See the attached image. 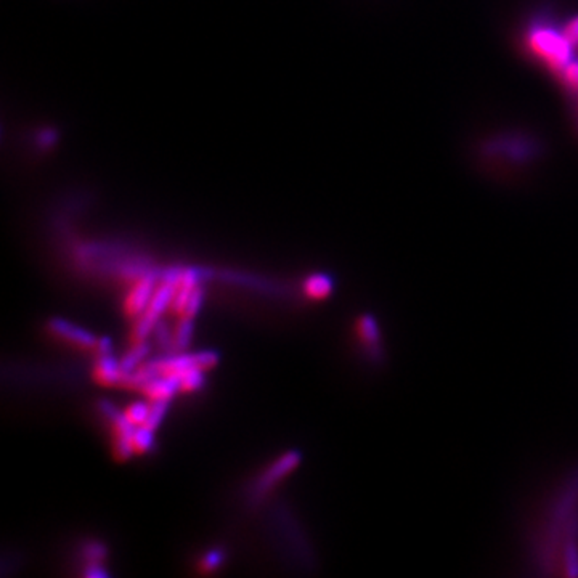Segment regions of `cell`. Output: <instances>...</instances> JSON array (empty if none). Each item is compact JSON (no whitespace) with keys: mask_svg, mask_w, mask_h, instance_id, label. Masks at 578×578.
Segmentation results:
<instances>
[{"mask_svg":"<svg viewBox=\"0 0 578 578\" xmlns=\"http://www.w3.org/2000/svg\"><path fill=\"white\" fill-rule=\"evenodd\" d=\"M527 556L539 575H578V465L545 499L533 522Z\"/></svg>","mask_w":578,"mask_h":578,"instance_id":"6da1fadb","label":"cell"},{"mask_svg":"<svg viewBox=\"0 0 578 578\" xmlns=\"http://www.w3.org/2000/svg\"><path fill=\"white\" fill-rule=\"evenodd\" d=\"M525 42H527L529 52L535 55L554 74H558L567 63H571L575 58L573 57L575 47L567 40L562 29H556L545 23L533 25L527 31Z\"/></svg>","mask_w":578,"mask_h":578,"instance_id":"7a4b0ae2","label":"cell"},{"mask_svg":"<svg viewBox=\"0 0 578 578\" xmlns=\"http://www.w3.org/2000/svg\"><path fill=\"white\" fill-rule=\"evenodd\" d=\"M180 275L182 272L179 268H171L164 273V278L160 285L156 286L147 309L143 310L139 319H135V323L132 326V336H131L132 344L147 341L148 334L153 331L154 325L158 323V320H161V315L166 312L167 307H171L175 288L179 285Z\"/></svg>","mask_w":578,"mask_h":578,"instance_id":"3957f363","label":"cell"},{"mask_svg":"<svg viewBox=\"0 0 578 578\" xmlns=\"http://www.w3.org/2000/svg\"><path fill=\"white\" fill-rule=\"evenodd\" d=\"M99 408L101 413L110 419L111 427H113V457L118 461H126L131 458L133 453L132 434L135 431V426L129 423L124 413L118 412L108 400H100Z\"/></svg>","mask_w":578,"mask_h":578,"instance_id":"277c9868","label":"cell"},{"mask_svg":"<svg viewBox=\"0 0 578 578\" xmlns=\"http://www.w3.org/2000/svg\"><path fill=\"white\" fill-rule=\"evenodd\" d=\"M219 362L217 353L213 351L198 353H179L171 359L158 360L161 376H179L190 368L209 370Z\"/></svg>","mask_w":578,"mask_h":578,"instance_id":"5b68a950","label":"cell"},{"mask_svg":"<svg viewBox=\"0 0 578 578\" xmlns=\"http://www.w3.org/2000/svg\"><path fill=\"white\" fill-rule=\"evenodd\" d=\"M357 336L360 342L363 344V351L370 362L381 363L384 360V346H383V334H381L378 320L370 313L362 315L357 320Z\"/></svg>","mask_w":578,"mask_h":578,"instance_id":"8992f818","label":"cell"},{"mask_svg":"<svg viewBox=\"0 0 578 578\" xmlns=\"http://www.w3.org/2000/svg\"><path fill=\"white\" fill-rule=\"evenodd\" d=\"M154 289H156V286H154L153 275L140 277L133 283L131 291L127 293L126 300H124V313H126V317H129V319H139L143 310L147 309L148 302L152 300Z\"/></svg>","mask_w":578,"mask_h":578,"instance_id":"52a82bcc","label":"cell"},{"mask_svg":"<svg viewBox=\"0 0 578 578\" xmlns=\"http://www.w3.org/2000/svg\"><path fill=\"white\" fill-rule=\"evenodd\" d=\"M300 455L298 452H288L286 455H283L281 458L277 459V461L262 474L259 482L256 484V489H254L256 499L268 492L270 487L275 486L278 480L285 478L288 472L293 471L294 468L300 465Z\"/></svg>","mask_w":578,"mask_h":578,"instance_id":"ba28073f","label":"cell"},{"mask_svg":"<svg viewBox=\"0 0 578 578\" xmlns=\"http://www.w3.org/2000/svg\"><path fill=\"white\" fill-rule=\"evenodd\" d=\"M48 330L57 334L61 340L68 341L76 346L86 347V349H93L97 344V340L92 332L86 331L82 328L71 325L65 320L55 319L48 321Z\"/></svg>","mask_w":578,"mask_h":578,"instance_id":"9c48e42d","label":"cell"},{"mask_svg":"<svg viewBox=\"0 0 578 578\" xmlns=\"http://www.w3.org/2000/svg\"><path fill=\"white\" fill-rule=\"evenodd\" d=\"M198 285V273L193 268H186L180 275L179 285L175 288V293H173V302H171V312L173 315H184L185 312L186 304L188 300L192 296L193 289Z\"/></svg>","mask_w":578,"mask_h":578,"instance_id":"30bf717a","label":"cell"},{"mask_svg":"<svg viewBox=\"0 0 578 578\" xmlns=\"http://www.w3.org/2000/svg\"><path fill=\"white\" fill-rule=\"evenodd\" d=\"M121 372L120 362L111 357V353H105V355H99V360L95 362L93 366V379L100 385L105 387H111V385L120 384Z\"/></svg>","mask_w":578,"mask_h":578,"instance_id":"8fae6325","label":"cell"},{"mask_svg":"<svg viewBox=\"0 0 578 578\" xmlns=\"http://www.w3.org/2000/svg\"><path fill=\"white\" fill-rule=\"evenodd\" d=\"M140 391L152 402L169 400L179 391V379L177 376H158L143 385Z\"/></svg>","mask_w":578,"mask_h":578,"instance_id":"7c38bea8","label":"cell"},{"mask_svg":"<svg viewBox=\"0 0 578 578\" xmlns=\"http://www.w3.org/2000/svg\"><path fill=\"white\" fill-rule=\"evenodd\" d=\"M304 293L310 300H326L332 293V279L325 273L310 275L304 283Z\"/></svg>","mask_w":578,"mask_h":578,"instance_id":"4fadbf2b","label":"cell"},{"mask_svg":"<svg viewBox=\"0 0 578 578\" xmlns=\"http://www.w3.org/2000/svg\"><path fill=\"white\" fill-rule=\"evenodd\" d=\"M148 353H150V344H148L147 341L135 342V344L124 353V357L120 360L121 372H133L140 363H143V360H145Z\"/></svg>","mask_w":578,"mask_h":578,"instance_id":"5bb4252c","label":"cell"},{"mask_svg":"<svg viewBox=\"0 0 578 578\" xmlns=\"http://www.w3.org/2000/svg\"><path fill=\"white\" fill-rule=\"evenodd\" d=\"M192 332L193 319L184 317V315L179 317V321H177V325L173 328V351H175V352H184V351H186V349L190 347Z\"/></svg>","mask_w":578,"mask_h":578,"instance_id":"9a60e30c","label":"cell"},{"mask_svg":"<svg viewBox=\"0 0 578 578\" xmlns=\"http://www.w3.org/2000/svg\"><path fill=\"white\" fill-rule=\"evenodd\" d=\"M201 368H190L186 372L182 373L177 376L179 379V391L180 393H193V391H198L203 383H205V376H203Z\"/></svg>","mask_w":578,"mask_h":578,"instance_id":"2e32d148","label":"cell"},{"mask_svg":"<svg viewBox=\"0 0 578 578\" xmlns=\"http://www.w3.org/2000/svg\"><path fill=\"white\" fill-rule=\"evenodd\" d=\"M153 446V431L147 426H137L132 434V447L135 453H147Z\"/></svg>","mask_w":578,"mask_h":578,"instance_id":"e0dca14e","label":"cell"},{"mask_svg":"<svg viewBox=\"0 0 578 578\" xmlns=\"http://www.w3.org/2000/svg\"><path fill=\"white\" fill-rule=\"evenodd\" d=\"M556 78L561 79L567 90L577 93L578 95V60L573 58L571 63H567L558 74Z\"/></svg>","mask_w":578,"mask_h":578,"instance_id":"ac0fdd59","label":"cell"},{"mask_svg":"<svg viewBox=\"0 0 578 578\" xmlns=\"http://www.w3.org/2000/svg\"><path fill=\"white\" fill-rule=\"evenodd\" d=\"M167 406H169V400H153L152 405H150L147 421H145V425L143 426H147L148 429L154 431V429L158 427V425H160L161 419L164 418Z\"/></svg>","mask_w":578,"mask_h":578,"instance_id":"d6986e66","label":"cell"},{"mask_svg":"<svg viewBox=\"0 0 578 578\" xmlns=\"http://www.w3.org/2000/svg\"><path fill=\"white\" fill-rule=\"evenodd\" d=\"M148 413H150V405L147 404H142V402H137V404H132L131 406H127L126 418L129 419V423H132L135 427L137 426L145 425V421L148 418Z\"/></svg>","mask_w":578,"mask_h":578,"instance_id":"ffe728a7","label":"cell"},{"mask_svg":"<svg viewBox=\"0 0 578 578\" xmlns=\"http://www.w3.org/2000/svg\"><path fill=\"white\" fill-rule=\"evenodd\" d=\"M154 340L156 344L160 346L163 351H173V334L169 332L166 323L163 320H158V323L153 328Z\"/></svg>","mask_w":578,"mask_h":578,"instance_id":"44dd1931","label":"cell"},{"mask_svg":"<svg viewBox=\"0 0 578 578\" xmlns=\"http://www.w3.org/2000/svg\"><path fill=\"white\" fill-rule=\"evenodd\" d=\"M201 302H203V289H201L200 285H196V288L193 289L190 300H188V304H186L184 317H190V319H193V317H194V315L198 313V309H200L201 307ZM180 317H182V315H180Z\"/></svg>","mask_w":578,"mask_h":578,"instance_id":"7402d4cb","label":"cell"},{"mask_svg":"<svg viewBox=\"0 0 578 578\" xmlns=\"http://www.w3.org/2000/svg\"><path fill=\"white\" fill-rule=\"evenodd\" d=\"M220 562H222V552H207L205 558L200 561V571L201 572H213L219 567Z\"/></svg>","mask_w":578,"mask_h":578,"instance_id":"603a6c76","label":"cell"},{"mask_svg":"<svg viewBox=\"0 0 578 578\" xmlns=\"http://www.w3.org/2000/svg\"><path fill=\"white\" fill-rule=\"evenodd\" d=\"M562 33L572 46L578 47V15L565 23Z\"/></svg>","mask_w":578,"mask_h":578,"instance_id":"cb8c5ba5","label":"cell"},{"mask_svg":"<svg viewBox=\"0 0 578 578\" xmlns=\"http://www.w3.org/2000/svg\"><path fill=\"white\" fill-rule=\"evenodd\" d=\"M84 556L90 562H100L103 556H105V548L99 545V543H90V545L84 546Z\"/></svg>","mask_w":578,"mask_h":578,"instance_id":"d4e9b609","label":"cell"},{"mask_svg":"<svg viewBox=\"0 0 578 578\" xmlns=\"http://www.w3.org/2000/svg\"><path fill=\"white\" fill-rule=\"evenodd\" d=\"M86 577H107V572L101 569L100 565H99V562H90V564H89V567H87Z\"/></svg>","mask_w":578,"mask_h":578,"instance_id":"484cf974","label":"cell"},{"mask_svg":"<svg viewBox=\"0 0 578 578\" xmlns=\"http://www.w3.org/2000/svg\"><path fill=\"white\" fill-rule=\"evenodd\" d=\"M99 355H105V353H111V344H110V340L108 338H103V340H97V344L93 347Z\"/></svg>","mask_w":578,"mask_h":578,"instance_id":"4316f807","label":"cell"}]
</instances>
